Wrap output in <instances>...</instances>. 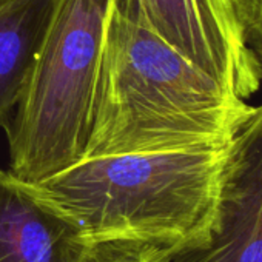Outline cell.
Instances as JSON below:
<instances>
[{
	"label": "cell",
	"instance_id": "cell-1",
	"mask_svg": "<svg viewBox=\"0 0 262 262\" xmlns=\"http://www.w3.org/2000/svg\"><path fill=\"white\" fill-rule=\"evenodd\" d=\"M251 111L161 37L139 0H111L85 159L222 147Z\"/></svg>",
	"mask_w": 262,
	"mask_h": 262
},
{
	"label": "cell",
	"instance_id": "cell-2",
	"mask_svg": "<svg viewBox=\"0 0 262 262\" xmlns=\"http://www.w3.org/2000/svg\"><path fill=\"white\" fill-rule=\"evenodd\" d=\"M225 150L99 156L31 185L91 239H139L174 254L210 239Z\"/></svg>",
	"mask_w": 262,
	"mask_h": 262
},
{
	"label": "cell",
	"instance_id": "cell-3",
	"mask_svg": "<svg viewBox=\"0 0 262 262\" xmlns=\"http://www.w3.org/2000/svg\"><path fill=\"white\" fill-rule=\"evenodd\" d=\"M111 0H53L30 79L5 128L10 171L37 184L85 159Z\"/></svg>",
	"mask_w": 262,
	"mask_h": 262
},
{
	"label": "cell",
	"instance_id": "cell-4",
	"mask_svg": "<svg viewBox=\"0 0 262 262\" xmlns=\"http://www.w3.org/2000/svg\"><path fill=\"white\" fill-rule=\"evenodd\" d=\"M170 262H262V103L227 142L208 242Z\"/></svg>",
	"mask_w": 262,
	"mask_h": 262
},
{
	"label": "cell",
	"instance_id": "cell-5",
	"mask_svg": "<svg viewBox=\"0 0 262 262\" xmlns=\"http://www.w3.org/2000/svg\"><path fill=\"white\" fill-rule=\"evenodd\" d=\"M155 31L193 65L247 100L260 88L233 0H139Z\"/></svg>",
	"mask_w": 262,
	"mask_h": 262
},
{
	"label": "cell",
	"instance_id": "cell-6",
	"mask_svg": "<svg viewBox=\"0 0 262 262\" xmlns=\"http://www.w3.org/2000/svg\"><path fill=\"white\" fill-rule=\"evenodd\" d=\"M90 242L73 216L0 170V262H80Z\"/></svg>",
	"mask_w": 262,
	"mask_h": 262
},
{
	"label": "cell",
	"instance_id": "cell-7",
	"mask_svg": "<svg viewBox=\"0 0 262 262\" xmlns=\"http://www.w3.org/2000/svg\"><path fill=\"white\" fill-rule=\"evenodd\" d=\"M53 0H13L0 8V126L7 128L30 79Z\"/></svg>",
	"mask_w": 262,
	"mask_h": 262
},
{
	"label": "cell",
	"instance_id": "cell-8",
	"mask_svg": "<svg viewBox=\"0 0 262 262\" xmlns=\"http://www.w3.org/2000/svg\"><path fill=\"white\" fill-rule=\"evenodd\" d=\"M171 253L129 237L91 239L80 262H170Z\"/></svg>",
	"mask_w": 262,
	"mask_h": 262
},
{
	"label": "cell",
	"instance_id": "cell-9",
	"mask_svg": "<svg viewBox=\"0 0 262 262\" xmlns=\"http://www.w3.org/2000/svg\"><path fill=\"white\" fill-rule=\"evenodd\" d=\"M233 11L244 47L253 57L262 83V0H233Z\"/></svg>",
	"mask_w": 262,
	"mask_h": 262
},
{
	"label": "cell",
	"instance_id": "cell-10",
	"mask_svg": "<svg viewBox=\"0 0 262 262\" xmlns=\"http://www.w3.org/2000/svg\"><path fill=\"white\" fill-rule=\"evenodd\" d=\"M10 2H13V0H0V8L5 7V5H8Z\"/></svg>",
	"mask_w": 262,
	"mask_h": 262
}]
</instances>
